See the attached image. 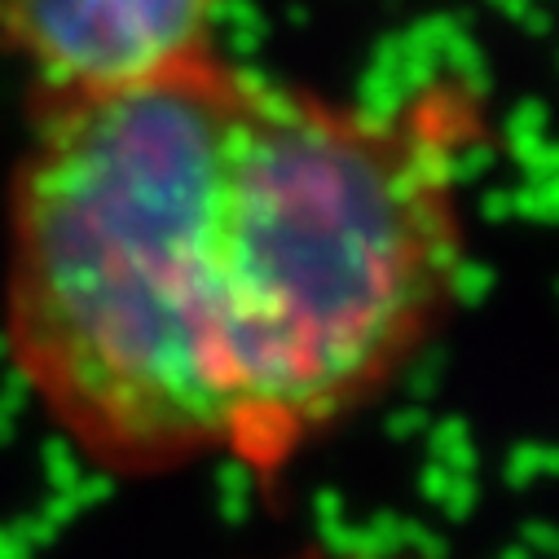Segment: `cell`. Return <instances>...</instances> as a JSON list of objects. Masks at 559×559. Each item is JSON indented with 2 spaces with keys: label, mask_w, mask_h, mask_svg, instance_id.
Here are the masks:
<instances>
[{
  "label": "cell",
  "mask_w": 559,
  "mask_h": 559,
  "mask_svg": "<svg viewBox=\"0 0 559 559\" xmlns=\"http://www.w3.org/2000/svg\"><path fill=\"white\" fill-rule=\"evenodd\" d=\"M472 97L370 110L216 49L36 88L5 340L97 467L277 472L428 344L463 269Z\"/></svg>",
  "instance_id": "6da1fadb"
},
{
  "label": "cell",
  "mask_w": 559,
  "mask_h": 559,
  "mask_svg": "<svg viewBox=\"0 0 559 559\" xmlns=\"http://www.w3.org/2000/svg\"><path fill=\"white\" fill-rule=\"evenodd\" d=\"M225 0H0V49L40 88L110 84L199 49Z\"/></svg>",
  "instance_id": "7a4b0ae2"
},
{
  "label": "cell",
  "mask_w": 559,
  "mask_h": 559,
  "mask_svg": "<svg viewBox=\"0 0 559 559\" xmlns=\"http://www.w3.org/2000/svg\"><path fill=\"white\" fill-rule=\"evenodd\" d=\"M287 559H357V555H331V550H300V555H287Z\"/></svg>",
  "instance_id": "3957f363"
}]
</instances>
